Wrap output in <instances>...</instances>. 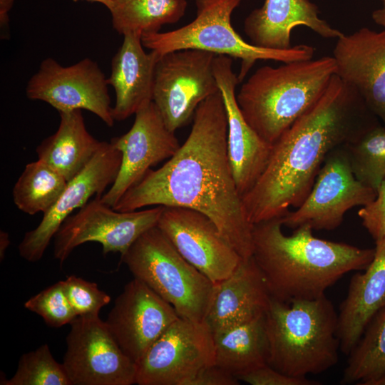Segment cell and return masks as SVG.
Masks as SVG:
<instances>
[{
    "mask_svg": "<svg viewBox=\"0 0 385 385\" xmlns=\"http://www.w3.org/2000/svg\"><path fill=\"white\" fill-rule=\"evenodd\" d=\"M228 123L220 91L195 111L187 139L157 170L150 169L113 207H181L210 217L242 259L252 255L253 225L237 189L227 154Z\"/></svg>",
    "mask_w": 385,
    "mask_h": 385,
    "instance_id": "1",
    "label": "cell"
},
{
    "mask_svg": "<svg viewBox=\"0 0 385 385\" xmlns=\"http://www.w3.org/2000/svg\"><path fill=\"white\" fill-rule=\"evenodd\" d=\"M379 124L358 92L335 74L321 98L273 144L264 173L242 197L250 222L282 217L299 207L328 154Z\"/></svg>",
    "mask_w": 385,
    "mask_h": 385,
    "instance_id": "2",
    "label": "cell"
},
{
    "mask_svg": "<svg viewBox=\"0 0 385 385\" xmlns=\"http://www.w3.org/2000/svg\"><path fill=\"white\" fill-rule=\"evenodd\" d=\"M282 226L277 217L254 224L252 230V257L277 300L319 298L344 274L366 269L374 258V248L316 237L307 225L286 235Z\"/></svg>",
    "mask_w": 385,
    "mask_h": 385,
    "instance_id": "3",
    "label": "cell"
},
{
    "mask_svg": "<svg viewBox=\"0 0 385 385\" xmlns=\"http://www.w3.org/2000/svg\"><path fill=\"white\" fill-rule=\"evenodd\" d=\"M259 68L236 99L244 118L273 145L323 95L337 67L332 56Z\"/></svg>",
    "mask_w": 385,
    "mask_h": 385,
    "instance_id": "4",
    "label": "cell"
},
{
    "mask_svg": "<svg viewBox=\"0 0 385 385\" xmlns=\"http://www.w3.org/2000/svg\"><path fill=\"white\" fill-rule=\"evenodd\" d=\"M267 364L291 376L323 373L339 360L338 314L323 295L284 302L271 298L265 314Z\"/></svg>",
    "mask_w": 385,
    "mask_h": 385,
    "instance_id": "5",
    "label": "cell"
},
{
    "mask_svg": "<svg viewBox=\"0 0 385 385\" xmlns=\"http://www.w3.org/2000/svg\"><path fill=\"white\" fill-rule=\"evenodd\" d=\"M242 0H195L196 16L190 23L165 32L145 33L141 36L144 47L160 56L182 49H200L216 55L241 60L237 75L242 82L257 61L282 63L313 58L315 48L299 44L276 50L256 46L245 41L231 24L233 11Z\"/></svg>",
    "mask_w": 385,
    "mask_h": 385,
    "instance_id": "6",
    "label": "cell"
},
{
    "mask_svg": "<svg viewBox=\"0 0 385 385\" xmlns=\"http://www.w3.org/2000/svg\"><path fill=\"white\" fill-rule=\"evenodd\" d=\"M120 262L180 317L205 321L215 284L181 256L157 225L143 233Z\"/></svg>",
    "mask_w": 385,
    "mask_h": 385,
    "instance_id": "7",
    "label": "cell"
},
{
    "mask_svg": "<svg viewBox=\"0 0 385 385\" xmlns=\"http://www.w3.org/2000/svg\"><path fill=\"white\" fill-rule=\"evenodd\" d=\"M216 56L188 48L168 52L159 58L153 101L172 132L187 125L199 105L220 91L213 70Z\"/></svg>",
    "mask_w": 385,
    "mask_h": 385,
    "instance_id": "8",
    "label": "cell"
},
{
    "mask_svg": "<svg viewBox=\"0 0 385 385\" xmlns=\"http://www.w3.org/2000/svg\"><path fill=\"white\" fill-rule=\"evenodd\" d=\"M96 195L74 215L68 216L54 236L53 256L63 262L73 250L88 242H97L103 253L123 255L145 231L157 225L164 206L119 212Z\"/></svg>",
    "mask_w": 385,
    "mask_h": 385,
    "instance_id": "9",
    "label": "cell"
},
{
    "mask_svg": "<svg viewBox=\"0 0 385 385\" xmlns=\"http://www.w3.org/2000/svg\"><path fill=\"white\" fill-rule=\"evenodd\" d=\"M215 364L213 336L207 323L180 317L137 363L135 384L186 385Z\"/></svg>",
    "mask_w": 385,
    "mask_h": 385,
    "instance_id": "10",
    "label": "cell"
},
{
    "mask_svg": "<svg viewBox=\"0 0 385 385\" xmlns=\"http://www.w3.org/2000/svg\"><path fill=\"white\" fill-rule=\"evenodd\" d=\"M70 325L62 364L72 385L135 384L136 363L99 314L78 316Z\"/></svg>",
    "mask_w": 385,
    "mask_h": 385,
    "instance_id": "11",
    "label": "cell"
},
{
    "mask_svg": "<svg viewBox=\"0 0 385 385\" xmlns=\"http://www.w3.org/2000/svg\"><path fill=\"white\" fill-rule=\"evenodd\" d=\"M376 195L356 178L346 145H341L328 154L307 197L296 210L282 217V225L293 230L303 225L317 230H334L349 210L368 205Z\"/></svg>",
    "mask_w": 385,
    "mask_h": 385,
    "instance_id": "12",
    "label": "cell"
},
{
    "mask_svg": "<svg viewBox=\"0 0 385 385\" xmlns=\"http://www.w3.org/2000/svg\"><path fill=\"white\" fill-rule=\"evenodd\" d=\"M108 78L96 61L86 58L63 66L46 58L26 87V96L47 103L58 113L87 110L108 126L114 124Z\"/></svg>",
    "mask_w": 385,
    "mask_h": 385,
    "instance_id": "13",
    "label": "cell"
},
{
    "mask_svg": "<svg viewBox=\"0 0 385 385\" xmlns=\"http://www.w3.org/2000/svg\"><path fill=\"white\" fill-rule=\"evenodd\" d=\"M122 155L111 142L103 141L86 166L70 180L55 204L45 213L38 225L25 233L18 249L19 255L30 262L39 261L51 239L74 210L90 198L103 195L118 173Z\"/></svg>",
    "mask_w": 385,
    "mask_h": 385,
    "instance_id": "14",
    "label": "cell"
},
{
    "mask_svg": "<svg viewBox=\"0 0 385 385\" xmlns=\"http://www.w3.org/2000/svg\"><path fill=\"white\" fill-rule=\"evenodd\" d=\"M157 226L181 256L214 284L229 277L242 260L214 222L199 211L164 206Z\"/></svg>",
    "mask_w": 385,
    "mask_h": 385,
    "instance_id": "15",
    "label": "cell"
},
{
    "mask_svg": "<svg viewBox=\"0 0 385 385\" xmlns=\"http://www.w3.org/2000/svg\"><path fill=\"white\" fill-rule=\"evenodd\" d=\"M180 317L171 304L134 277L115 299L105 322L120 349L137 364Z\"/></svg>",
    "mask_w": 385,
    "mask_h": 385,
    "instance_id": "16",
    "label": "cell"
},
{
    "mask_svg": "<svg viewBox=\"0 0 385 385\" xmlns=\"http://www.w3.org/2000/svg\"><path fill=\"white\" fill-rule=\"evenodd\" d=\"M135 115L130 129L111 140L122 155L117 177L101 196V200L112 207L153 166L170 158L180 146L153 101L140 108Z\"/></svg>",
    "mask_w": 385,
    "mask_h": 385,
    "instance_id": "17",
    "label": "cell"
},
{
    "mask_svg": "<svg viewBox=\"0 0 385 385\" xmlns=\"http://www.w3.org/2000/svg\"><path fill=\"white\" fill-rule=\"evenodd\" d=\"M213 70L227 112L229 162L237 189L242 197L264 173L273 145L262 138L243 117L235 93L240 82L233 71L232 58L217 55Z\"/></svg>",
    "mask_w": 385,
    "mask_h": 385,
    "instance_id": "18",
    "label": "cell"
},
{
    "mask_svg": "<svg viewBox=\"0 0 385 385\" xmlns=\"http://www.w3.org/2000/svg\"><path fill=\"white\" fill-rule=\"evenodd\" d=\"M336 75L354 88L385 126V30L363 27L337 38Z\"/></svg>",
    "mask_w": 385,
    "mask_h": 385,
    "instance_id": "19",
    "label": "cell"
},
{
    "mask_svg": "<svg viewBox=\"0 0 385 385\" xmlns=\"http://www.w3.org/2000/svg\"><path fill=\"white\" fill-rule=\"evenodd\" d=\"M271 298L252 257L242 259L229 277L215 284L205 322L212 332L249 322L265 315Z\"/></svg>",
    "mask_w": 385,
    "mask_h": 385,
    "instance_id": "20",
    "label": "cell"
},
{
    "mask_svg": "<svg viewBox=\"0 0 385 385\" xmlns=\"http://www.w3.org/2000/svg\"><path fill=\"white\" fill-rule=\"evenodd\" d=\"M299 26L324 38L337 39L344 34L322 19L318 7L309 0H265L245 18L243 29L252 44L282 50L292 46V31Z\"/></svg>",
    "mask_w": 385,
    "mask_h": 385,
    "instance_id": "21",
    "label": "cell"
},
{
    "mask_svg": "<svg viewBox=\"0 0 385 385\" xmlns=\"http://www.w3.org/2000/svg\"><path fill=\"white\" fill-rule=\"evenodd\" d=\"M111 61L108 85L115 91L113 115L125 120L153 100L156 64L161 57L154 51L143 49L141 34L128 33Z\"/></svg>",
    "mask_w": 385,
    "mask_h": 385,
    "instance_id": "22",
    "label": "cell"
},
{
    "mask_svg": "<svg viewBox=\"0 0 385 385\" xmlns=\"http://www.w3.org/2000/svg\"><path fill=\"white\" fill-rule=\"evenodd\" d=\"M374 258L354 274L338 313L339 349L349 355L373 317L385 307V238L375 242Z\"/></svg>",
    "mask_w": 385,
    "mask_h": 385,
    "instance_id": "23",
    "label": "cell"
},
{
    "mask_svg": "<svg viewBox=\"0 0 385 385\" xmlns=\"http://www.w3.org/2000/svg\"><path fill=\"white\" fill-rule=\"evenodd\" d=\"M57 130L36 148L38 160L63 175L68 182L93 158L103 141L86 129L82 110L59 113Z\"/></svg>",
    "mask_w": 385,
    "mask_h": 385,
    "instance_id": "24",
    "label": "cell"
},
{
    "mask_svg": "<svg viewBox=\"0 0 385 385\" xmlns=\"http://www.w3.org/2000/svg\"><path fill=\"white\" fill-rule=\"evenodd\" d=\"M212 336L215 364L237 379L267 364L269 344L265 315L247 323L214 332Z\"/></svg>",
    "mask_w": 385,
    "mask_h": 385,
    "instance_id": "25",
    "label": "cell"
},
{
    "mask_svg": "<svg viewBox=\"0 0 385 385\" xmlns=\"http://www.w3.org/2000/svg\"><path fill=\"white\" fill-rule=\"evenodd\" d=\"M186 0H112L108 9L113 29L120 34L158 32L185 14Z\"/></svg>",
    "mask_w": 385,
    "mask_h": 385,
    "instance_id": "26",
    "label": "cell"
},
{
    "mask_svg": "<svg viewBox=\"0 0 385 385\" xmlns=\"http://www.w3.org/2000/svg\"><path fill=\"white\" fill-rule=\"evenodd\" d=\"M348 356L342 384L371 385L385 374V307L370 321Z\"/></svg>",
    "mask_w": 385,
    "mask_h": 385,
    "instance_id": "27",
    "label": "cell"
},
{
    "mask_svg": "<svg viewBox=\"0 0 385 385\" xmlns=\"http://www.w3.org/2000/svg\"><path fill=\"white\" fill-rule=\"evenodd\" d=\"M66 178L43 161L28 163L13 188V200L30 215L46 212L67 185Z\"/></svg>",
    "mask_w": 385,
    "mask_h": 385,
    "instance_id": "28",
    "label": "cell"
},
{
    "mask_svg": "<svg viewBox=\"0 0 385 385\" xmlns=\"http://www.w3.org/2000/svg\"><path fill=\"white\" fill-rule=\"evenodd\" d=\"M346 148L356 178L376 192L385 178V126L377 125Z\"/></svg>",
    "mask_w": 385,
    "mask_h": 385,
    "instance_id": "29",
    "label": "cell"
},
{
    "mask_svg": "<svg viewBox=\"0 0 385 385\" xmlns=\"http://www.w3.org/2000/svg\"><path fill=\"white\" fill-rule=\"evenodd\" d=\"M0 384L72 385L63 364L53 358L47 344L23 354L14 376L1 379Z\"/></svg>",
    "mask_w": 385,
    "mask_h": 385,
    "instance_id": "30",
    "label": "cell"
},
{
    "mask_svg": "<svg viewBox=\"0 0 385 385\" xmlns=\"http://www.w3.org/2000/svg\"><path fill=\"white\" fill-rule=\"evenodd\" d=\"M24 307L41 316L48 326L58 328L70 324L77 317L60 280L31 297Z\"/></svg>",
    "mask_w": 385,
    "mask_h": 385,
    "instance_id": "31",
    "label": "cell"
},
{
    "mask_svg": "<svg viewBox=\"0 0 385 385\" xmlns=\"http://www.w3.org/2000/svg\"><path fill=\"white\" fill-rule=\"evenodd\" d=\"M61 281L65 294L77 317L99 314L101 309L111 302V297L95 282L76 275H69Z\"/></svg>",
    "mask_w": 385,
    "mask_h": 385,
    "instance_id": "32",
    "label": "cell"
},
{
    "mask_svg": "<svg viewBox=\"0 0 385 385\" xmlns=\"http://www.w3.org/2000/svg\"><path fill=\"white\" fill-rule=\"evenodd\" d=\"M375 242L385 238V178L376 190L375 199L357 212Z\"/></svg>",
    "mask_w": 385,
    "mask_h": 385,
    "instance_id": "33",
    "label": "cell"
},
{
    "mask_svg": "<svg viewBox=\"0 0 385 385\" xmlns=\"http://www.w3.org/2000/svg\"><path fill=\"white\" fill-rule=\"evenodd\" d=\"M251 385H319V381L307 377H295L284 374L265 364L238 378Z\"/></svg>",
    "mask_w": 385,
    "mask_h": 385,
    "instance_id": "34",
    "label": "cell"
},
{
    "mask_svg": "<svg viewBox=\"0 0 385 385\" xmlns=\"http://www.w3.org/2000/svg\"><path fill=\"white\" fill-rule=\"evenodd\" d=\"M239 381L234 375L215 364L202 369L186 385H237Z\"/></svg>",
    "mask_w": 385,
    "mask_h": 385,
    "instance_id": "35",
    "label": "cell"
},
{
    "mask_svg": "<svg viewBox=\"0 0 385 385\" xmlns=\"http://www.w3.org/2000/svg\"><path fill=\"white\" fill-rule=\"evenodd\" d=\"M15 0H0V26L1 38L8 37L9 12Z\"/></svg>",
    "mask_w": 385,
    "mask_h": 385,
    "instance_id": "36",
    "label": "cell"
},
{
    "mask_svg": "<svg viewBox=\"0 0 385 385\" xmlns=\"http://www.w3.org/2000/svg\"><path fill=\"white\" fill-rule=\"evenodd\" d=\"M371 17L376 24L385 28V2L381 8L373 11Z\"/></svg>",
    "mask_w": 385,
    "mask_h": 385,
    "instance_id": "37",
    "label": "cell"
},
{
    "mask_svg": "<svg viewBox=\"0 0 385 385\" xmlns=\"http://www.w3.org/2000/svg\"><path fill=\"white\" fill-rule=\"evenodd\" d=\"M10 245L9 235L5 231L0 232V258L4 259L6 249Z\"/></svg>",
    "mask_w": 385,
    "mask_h": 385,
    "instance_id": "38",
    "label": "cell"
},
{
    "mask_svg": "<svg viewBox=\"0 0 385 385\" xmlns=\"http://www.w3.org/2000/svg\"><path fill=\"white\" fill-rule=\"evenodd\" d=\"M73 1H86L89 2H97L105 6L108 9H109L112 6V0H73Z\"/></svg>",
    "mask_w": 385,
    "mask_h": 385,
    "instance_id": "39",
    "label": "cell"
},
{
    "mask_svg": "<svg viewBox=\"0 0 385 385\" xmlns=\"http://www.w3.org/2000/svg\"><path fill=\"white\" fill-rule=\"evenodd\" d=\"M371 385H385V374L376 380Z\"/></svg>",
    "mask_w": 385,
    "mask_h": 385,
    "instance_id": "40",
    "label": "cell"
},
{
    "mask_svg": "<svg viewBox=\"0 0 385 385\" xmlns=\"http://www.w3.org/2000/svg\"><path fill=\"white\" fill-rule=\"evenodd\" d=\"M381 1H382V2H385V0H381Z\"/></svg>",
    "mask_w": 385,
    "mask_h": 385,
    "instance_id": "41",
    "label": "cell"
}]
</instances>
